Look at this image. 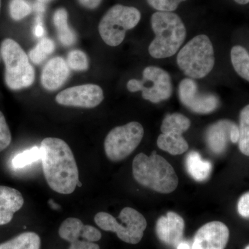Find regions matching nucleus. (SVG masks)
Listing matches in <instances>:
<instances>
[{"label": "nucleus", "instance_id": "4be33fe9", "mask_svg": "<svg viewBox=\"0 0 249 249\" xmlns=\"http://www.w3.org/2000/svg\"><path fill=\"white\" fill-rule=\"evenodd\" d=\"M232 67L237 74L249 82V53L240 45L232 47L231 52Z\"/></svg>", "mask_w": 249, "mask_h": 249}, {"label": "nucleus", "instance_id": "1a4fd4ad", "mask_svg": "<svg viewBox=\"0 0 249 249\" xmlns=\"http://www.w3.org/2000/svg\"><path fill=\"white\" fill-rule=\"evenodd\" d=\"M143 136V127L137 121L114 127L105 139L106 156L111 161L124 160L139 146Z\"/></svg>", "mask_w": 249, "mask_h": 249}, {"label": "nucleus", "instance_id": "f3484780", "mask_svg": "<svg viewBox=\"0 0 249 249\" xmlns=\"http://www.w3.org/2000/svg\"><path fill=\"white\" fill-rule=\"evenodd\" d=\"M187 172L196 181H204L209 178L212 170V163L204 160L199 152H189L186 158Z\"/></svg>", "mask_w": 249, "mask_h": 249}, {"label": "nucleus", "instance_id": "dca6fc26", "mask_svg": "<svg viewBox=\"0 0 249 249\" xmlns=\"http://www.w3.org/2000/svg\"><path fill=\"white\" fill-rule=\"evenodd\" d=\"M24 203L20 192L10 187L0 186V226L11 222L14 214L22 209Z\"/></svg>", "mask_w": 249, "mask_h": 249}, {"label": "nucleus", "instance_id": "bb28decb", "mask_svg": "<svg viewBox=\"0 0 249 249\" xmlns=\"http://www.w3.org/2000/svg\"><path fill=\"white\" fill-rule=\"evenodd\" d=\"M9 11L11 18L14 20L19 21L29 16L32 9L26 0H11Z\"/></svg>", "mask_w": 249, "mask_h": 249}, {"label": "nucleus", "instance_id": "b1692460", "mask_svg": "<svg viewBox=\"0 0 249 249\" xmlns=\"http://www.w3.org/2000/svg\"><path fill=\"white\" fill-rule=\"evenodd\" d=\"M55 45L49 38H44L29 52V58L36 65H40L50 54L53 53Z\"/></svg>", "mask_w": 249, "mask_h": 249}, {"label": "nucleus", "instance_id": "423d86ee", "mask_svg": "<svg viewBox=\"0 0 249 249\" xmlns=\"http://www.w3.org/2000/svg\"><path fill=\"white\" fill-rule=\"evenodd\" d=\"M121 222L107 213L99 212L95 215V223L106 231L115 232L118 237L126 243L137 245L143 237L147 227L145 218L137 210L124 208L119 215Z\"/></svg>", "mask_w": 249, "mask_h": 249}, {"label": "nucleus", "instance_id": "0eeeda50", "mask_svg": "<svg viewBox=\"0 0 249 249\" xmlns=\"http://www.w3.org/2000/svg\"><path fill=\"white\" fill-rule=\"evenodd\" d=\"M142 15L137 8L116 4L103 16L98 31L105 43L117 47L124 42L126 32L140 22Z\"/></svg>", "mask_w": 249, "mask_h": 249}, {"label": "nucleus", "instance_id": "7c9ffc66", "mask_svg": "<svg viewBox=\"0 0 249 249\" xmlns=\"http://www.w3.org/2000/svg\"><path fill=\"white\" fill-rule=\"evenodd\" d=\"M237 211L242 217H249V192L240 196L237 203Z\"/></svg>", "mask_w": 249, "mask_h": 249}, {"label": "nucleus", "instance_id": "c756f323", "mask_svg": "<svg viewBox=\"0 0 249 249\" xmlns=\"http://www.w3.org/2000/svg\"><path fill=\"white\" fill-rule=\"evenodd\" d=\"M82 238L91 242H98L101 239L102 235L96 228L90 225H84L82 232Z\"/></svg>", "mask_w": 249, "mask_h": 249}, {"label": "nucleus", "instance_id": "4468645a", "mask_svg": "<svg viewBox=\"0 0 249 249\" xmlns=\"http://www.w3.org/2000/svg\"><path fill=\"white\" fill-rule=\"evenodd\" d=\"M184 220L173 211L159 218L156 224V233L160 242L171 247H177L182 240Z\"/></svg>", "mask_w": 249, "mask_h": 249}, {"label": "nucleus", "instance_id": "ea45409f", "mask_svg": "<svg viewBox=\"0 0 249 249\" xmlns=\"http://www.w3.org/2000/svg\"><path fill=\"white\" fill-rule=\"evenodd\" d=\"M1 0H0V9H1Z\"/></svg>", "mask_w": 249, "mask_h": 249}, {"label": "nucleus", "instance_id": "412c9836", "mask_svg": "<svg viewBox=\"0 0 249 249\" xmlns=\"http://www.w3.org/2000/svg\"><path fill=\"white\" fill-rule=\"evenodd\" d=\"M40 236L34 232H23L0 245V249H40Z\"/></svg>", "mask_w": 249, "mask_h": 249}, {"label": "nucleus", "instance_id": "aec40b11", "mask_svg": "<svg viewBox=\"0 0 249 249\" xmlns=\"http://www.w3.org/2000/svg\"><path fill=\"white\" fill-rule=\"evenodd\" d=\"M157 146L160 150L168 152L172 155H179L188 150V142L183 136L160 134L157 139Z\"/></svg>", "mask_w": 249, "mask_h": 249}, {"label": "nucleus", "instance_id": "6e6552de", "mask_svg": "<svg viewBox=\"0 0 249 249\" xmlns=\"http://www.w3.org/2000/svg\"><path fill=\"white\" fill-rule=\"evenodd\" d=\"M130 92L142 91V97L152 103L167 101L173 94V85L169 73L156 66L145 67L142 80L131 79L127 83Z\"/></svg>", "mask_w": 249, "mask_h": 249}, {"label": "nucleus", "instance_id": "2eb2a0df", "mask_svg": "<svg viewBox=\"0 0 249 249\" xmlns=\"http://www.w3.org/2000/svg\"><path fill=\"white\" fill-rule=\"evenodd\" d=\"M70 76V67L61 57L51 59L42 70L41 83L48 91L61 88Z\"/></svg>", "mask_w": 249, "mask_h": 249}, {"label": "nucleus", "instance_id": "ddd939ff", "mask_svg": "<svg viewBox=\"0 0 249 249\" xmlns=\"http://www.w3.org/2000/svg\"><path fill=\"white\" fill-rule=\"evenodd\" d=\"M239 127L230 120H220L209 126L206 132V142L210 150L220 155L225 151L229 142H238Z\"/></svg>", "mask_w": 249, "mask_h": 249}, {"label": "nucleus", "instance_id": "39448f33", "mask_svg": "<svg viewBox=\"0 0 249 249\" xmlns=\"http://www.w3.org/2000/svg\"><path fill=\"white\" fill-rule=\"evenodd\" d=\"M1 58L5 65L4 80L9 89L29 88L35 81V70L20 45L11 38L1 44Z\"/></svg>", "mask_w": 249, "mask_h": 249}, {"label": "nucleus", "instance_id": "5701e85b", "mask_svg": "<svg viewBox=\"0 0 249 249\" xmlns=\"http://www.w3.org/2000/svg\"><path fill=\"white\" fill-rule=\"evenodd\" d=\"M238 146L243 155L249 157V105L241 111Z\"/></svg>", "mask_w": 249, "mask_h": 249}, {"label": "nucleus", "instance_id": "7ed1b4c3", "mask_svg": "<svg viewBox=\"0 0 249 249\" xmlns=\"http://www.w3.org/2000/svg\"><path fill=\"white\" fill-rule=\"evenodd\" d=\"M132 173L139 184L158 193L168 194L178 186V175L173 167L155 151L150 157L144 153L136 156Z\"/></svg>", "mask_w": 249, "mask_h": 249}, {"label": "nucleus", "instance_id": "9d476101", "mask_svg": "<svg viewBox=\"0 0 249 249\" xmlns=\"http://www.w3.org/2000/svg\"><path fill=\"white\" fill-rule=\"evenodd\" d=\"M178 95L183 106L196 114H210L219 106V98L215 95L201 93L196 82L192 78H186L180 82Z\"/></svg>", "mask_w": 249, "mask_h": 249}, {"label": "nucleus", "instance_id": "f8f14e48", "mask_svg": "<svg viewBox=\"0 0 249 249\" xmlns=\"http://www.w3.org/2000/svg\"><path fill=\"white\" fill-rule=\"evenodd\" d=\"M229 235V228L224 223H207L196 232L191 249H225Z\"/></svg>", "mask_w": 249, "mask_h": 249}, {"label": "nucleus", "instance_id": "c9c22d12", "mask_svg": "<svg viewBox=\"0 0 249 249\" xmlns=\"http://www.w3.org/2000/svg\"><path fill=\"white\" fill-rule=\"evenodd\" d=\"M49 204L52 209L54 210H58L60 209V206L58 204H57L56 203H55V201L53 200V199H50L49 201Z\"/></svg>", "mask_w": 249, "mask_h": 249}, {"label": "nucleus", "instance_id": "f704fd0d", "mask_svg": "<svg viewBox=\"0 0 249 249\" xmlns=\"http://www.w3.org/2000/svg\"><path fill=\"white\" fill-rule=\"evenodd\" d=\"M44 29L40 25L37 26L36 28L35 34L37 37H40L43 35Z\"/></svg>", "mask_w": 249, "mask_h": 249}, {"label": "nucleus", "instance_id": "58836bf2", "mask_svg": "<svg viewBox=\"0 0 249 249\" xmlns=\"http://www.w3.org/2000/svg\"><path fill=\"white\" fill-rule=\"evenodd\" d=\"M245 249H249V245L247 246V247H246Z\"/></svg>", "mask_w": 249, "mask_h": 249}, {"label": "nucleus", "instance_id": "cd10ccee", "mask_svg": "<svg viewBox=\"0 0 249 249\" xmlns=\"http://www.w3.org/2000/svg\"><path fill=\"white\" fill-rule=\"evenodd\" d=\"M186 0H147L151 7L158 11L173 12L178 9V5Z\"/></svg>", "mask_w": 249, "mask_h": 249}, {"label": "nucleus", "instance_id": "f257e3e1", "mask_svg": "<svg viewBox=\"0 0 249 249\" xmlns=\"http://www.w3.org/2000/svg\"><path fill=\"white\" fill-rule=\"evenodd\" d=\"M40 148L43 173L49 187L60 194H71L80 181L71 149L65 141L53 137L44 139Z\"/></svg>", "mask_w": 249, "mask_h": 249}, {"label": "nucleus", "instance_id": "f03ea898", "mask_svg": "<svg viewBox=\"0 0 249 249\" xmlns=\"http://www.w3.org/2000/svg\"><path fill=\"white\" fill-rule=\"evenodd\" d=\"M151 26L155 37L150 44L148 52L152 58L164 59L175 55L186 37V28L178 15L157 11L151 17Z\"/></svg>", "mask_w": 249, "mask_h": 249}, {"label": "nucleus", "instance_id": "20e7f679", "mask_svg": "<svg viewBox=\"0 0 249 249\" xmlns=\"http://www.w3.org/2000/svg\"><path fill=\"white\" fill-rule=\"evenodd\" d=\"M177 62L188 78L201 79L207 76L215 62L213 46L209 37L201 34L192 38L180 49Z\"/></svg>", "mask_w": 249, "mask_h": 249}, {"label": "nucleus", "instance_id": "473e14b6", "mask_svg": "<svg viewBox=\"0 0 249 249\" xmlns=\"http://www.w3.org/2000/svg\"><path fill=\"white\" fill-rule=\"evenodd\" d=\"M102 0H78L80 6L87 9L93 10L97 9L101 4Z\"/></svg>", "mask_w": 249, "mask_h": 249}, {"label": "nucleus", "instance_id": "9b49d317", "mask_svg": "<svg viewBox=\"0 0 249 249\" xmlns=\"http://www.w3.org/2000/svg\"><path fill=\"white\" fill-rule=\"evenodd\" d=\"M104 99L102 88L97 85L85 84L72 87L60 91L55 101L67 107L93 108Z\"/></svg>", "mask_w": 249, "mask_h": 249}, {"label": "nucleus", "instance_id": "2f4dec72", "mask_svg": "<svg viewBox=\"0 0 249 249\" xmlns=\"http://www.w3.org/2000/svg\"><path fill=\"white\" fill-rule=\"evenodd\" d=\"M69 249H100V247L94 242H89L85 240H80V239L70 243Z\"/></svg>", "mask_w": 249, "mask_h": 249}, {"label": "nucleus", "instance_id": "c85d7f7f", "mask_svg": "<svg viewBox=\"0 0 249 249\" xmlns=\"http://www.w3.org/2000/svg\"><path fill=\"white\" fill-rule=\"evenodd\" d=\"M11 131L4 114L0 111V152L9 146L11 142Z\"/></svg>", "mask_w": 249, "mask_h": 249}, {"label": "nucleus", "instance_id": "4c0bfd02", "mask_svg": "<svg viewBox=\"0 0 249 249\" xmlns=\"http://www.w3.org/2000/svg\"><path fill=\"white\" fill-rule=\"evenodd\" d=\"M37 1H40V3L46 4V3L51 2V1H53V0H37Z\"/></svg>", "mask_w": 249, "mask_h": 249}, {"label": "nucleus", "instance_id": "a211bd4d", "mask_svg": "<svg viewBox=\"0 0 249 249\" xmlns=\"http://www.w3.org/2000/svg\"><path fill=\"white\" fill-rule=\"evenodd\" d=\"M191 124V120L186 116L180 113H173L165 116L160 125V131L162 134L183 136Z\"/></svg>", "mask_w": 249, "mask_h": 249}, {"label": "nucleus", "instance_id": "6ab92c4d", "mask_svg": "<svg viewBox=\"0 0 249 249\" xmlns=\"http://www.w3.org/2000/svg\"><path fill=\"white\" fill-rule=\"evenodd\" d=\"M68 14L65 9H59L53 16L54 25L56 28L59 40L64 46L73 45L76 41V35L68 25Z\"/></svg>", "mask_w": 249, "mask_h": 249}, {"label": "nucleus", "instance_id": "393cba45", "mask_svg": "<svg viewBox=\"0 0 249 249\" xmlns=\"http://www.w3.org/2000/svg\"><path fill=\"white\" fill-rule=\"evenodd\" d=\"M39 160H41L40 147L34 146L16 155L13 159L12 163L14 168H22Z\"/></svg>", "mask_w": 249, "mask_h": 249}, {"label": "nucleus", "instance_id": "a19ab883", "mask_svg": "<svg viewBox=\"0 0 249 249\" xmlns=\"http://www.w3.org/2000/svg\"><path fill=\"white\" fill-rule=\"evenodd\" d=\"M1 52H0V61H1Z\"/></svg>", "mask_w": 249, "mask_h": 249}, {"label": "nucleus", "instance_id": "a878e982", "mask_svg": "<svg viewBox=\"0 0 249 249\" xmlns=\"http://www.w3.org/2000/svg\"><path fill=\"white\" fill-rule=\"evenodd\" d=\"M67 63L69 67L73 71H84L89 68L88 56L80 50H73L67 56Z\"/></svg>", "mask_w": 249, "mask_h": 249}, {"label": "nucleus", "instance_id": "e433bc0d", "mask_svg": "<svg viewBox=\"0 0 249 249\" xmlns=\"http://www.w3.org/2000/svg\"><path fill=\"white\" fill-rule=\"evenodd\" d=\"M236 3L241 5H245L249 3V0H234Z\"/></svg>", "mask_w": 249, "mask_h": 249}, {"label": "nucleus", "instance_id": "72a5a7b5", "mask_svg": "<svg viewBox=\"0 0 249 249\" xmlns=\"http://www.w3.org/2000/svg\"><path fill=\"white\" fill-rule=\"evenodd\" d=\"M177 249H191L189 242L186 241H181L179 244L177 246Z\"/></svg>", "mask_w": 249, "mask_h": 249}]
</instances>
